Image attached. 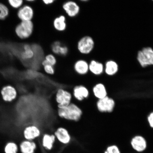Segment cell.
<instances>
[{
  "instance_id": "29",
  "label": "cell",
  "mask_w": 153,
  "mask_h": 153,
  "mask_svg": "<svg viewBox=\"0 0 153 153\" xmlns=\"http://www.w3.org/2000/svg\"><path fill=\"white\" fill-rule=\"evenodd\" d=\"M68 47L65 45H62L61 47L60 51H59V55L62 56H65L68 54Z\"/></svg>"
},
{
  "instance_id": "17",
  "label": "cell",
  "mask_w": 153,
  "mask_h": 153,
  "mask_svg": "<svg viewBox=\"0 0 153 153\" xmlns=\"http://www.w3.org/2000/svg\"><path fill=\"white\" fill-rule=\"evenodd\" d=\"M93 92L95 97L98 100L108 96L106 88L102 83L96 84L93 88Z\"/></svg>"
},
{
  "instance_id": "26",
  "label": "cell",
  "mask_w": 153,
  "mask_h": 153,
  "mask_svg": "<svg viewBox=\"0 0 153 153\" xmlns=\"http://www.w3.org/2000/svg\"><path fill=\"white\" fill-rule=\"evenodd\" d=\"M62 45V44L59 41L54 42L51 47V51L53 53L55 54L59 55V51Z\"/></svg>"
},
{
  "instance_id": "31",
  "label": "cell",
  "mask_w": 153,
  "mask_h": 153,
  "mask_svg": "<svg viewBox=\"0 0 153 153\" xmlns=\"http://www.w3.org/2000/svg\"><path fill=\"white\" fill-rule=\"evenodd\" d=\"M54 0H43V2L46 5H49L52 4L54 2Z\"/></svg>"
},
{
  "instance_id": "4",
  "label": "cell",
  "mask_w": 153,
  "mask_h": 153,
  "mask_svg": "<svg viewBox=\"0 0 153 153\" xmlns=\"http://www.w3.org/2000/svg\"><path fill=\"white\" fill-rule=\"evenodd\" d=\"M94 42L92 38L89 36L82 37L78 41L77 48L78 51L83 54H88L94 49Z\"/></svg>"
},
{
  "instance_id": "2",
  "label": "cell",
  "mask_w": 153,
  "mask_h": 153,
  "mask_svg": "<svg viewBox=\"0 0 153 153\" xmlns=\"http://www.w3.org/2000/svg\"><path fill=\"white\" fill-rule=\"evenodd\" d=\"M57 109L66 108L73 102L72 93L65 89L60 88L57 89L55 95Z\"/></svg>"
},
{
  "instance_id": "21",
  "label": "cell",
  "mask_w": 153,
  "mask_h": 153,
  "mask_svg": "<svg viewBox=\"0 0 153 153\" xmlns=\"http://www.w3.org/2000/svg\"><path fill=\"white\" fill-rule=\"evenodd\" d=\"M118 71V66L117 63L113 61H108L106 64L105 72L108 75L112 76L115 74Z\"/></svg>"
},
{
  "instance_id": "13",
  "label": "cell",
  "mask_w": 153,
  "mask_h": 153,
  "mask_svg": "<svg viewBox=\"0 0 153 153\" xmlns=\"http://www.w3.org/2000/svg\"><path fill=\"white\" fill-rule=\"evenodd\" d=\"M1 93L3 100L6 102H11L16 98L17 96L16 89L10 85L3 87L1 89Z\"/></svg>"
},
{
  "instance_id": "25",
  "label": "cell",
  "mask_w": 153,
  "mask_h": 153,
  "mask_svg": "<svg viewBox=\"0 0 153 153\" xmlns=\"http://www.w3.org/2000/svg\"><path fill=\"white\" fill-rule=\"evenodd\" d=\"M8 3L13 8L19 9L23 5L24 1L23 0H9Z\"/></svg>"
},
{
  "instance_id": "23",
  "label": "cell",
  "mask_w": 153,
  "mask_h": 153,
  "mask_svg": "<svg viewBox=\"0 0 153 153\" xmlns=\"http://www.w3.org/2000/svg\"><path fill=\"white\" fill-rule=\"evenodd\" d=\"M18 151V147L16 143L10 142L6 145L4 148L5 153H17Z\"/></svg>"
},
{
  "instance_id": "12",
  "label": "cell",
  "mask_w": 153,
  "mask_h": 153,
  "mask_svg": "<svg viewBox=\"0 0 153 153\" xmlns=\"http://www.w3.org/2000/svg\"><path fill=\"white\" fill-rule=\"evenodd\" d=\"M131 144L132 148L137 152H142L146 150L147 143L144 137L137 135L131 139Z\"/></svg>"
},
{
  "instance_id": "30",
  "label": "cell",
  "mask_w": 153,
  "mask_h": 153,
  "mask_svg": "<svg viewBox=\"0 0 153 153\" xmlns=\"http://www.w3.org/2000/svg\"><path fill=\"white\" fill-rule=\"evenodd\" d=\"M148 120L150 127L153 128V112L149 114L148 117Z\"/></svg>"
},
{
  "instance_id": "24",
  "label": "cell",
  "mask_w": 153,
  "mask_h": 153,
  "mask_svg": "<svg viewBox=\"0 0 153 153\" xmlns=\"http://www.w3.org/2000/svg\"><path fill=\"white\" fill-rule=\"evenodd\" d=\"M9 10L4 4L0 2V20H4L8 16Z\"/></svg>"
},
{
  "instance_id": "18",
  "label": "cell",
  "mask_w": 153,
  "mask_h": 153,
  "mask_svg": "<svg viewBox=\"0 0 153 153\" xmlns=\"http://www.w3.org/2000/svg\"><path fill=\"white\" fill-rule=\"evenodd\" d=\"M53 27L57 31L62 32L65 30L67 27L66 18L63 15L56 17L53 20Z\"/></svg>"
},
{
  "instance_id": "16",
  "label": "cell",
  "mask_w": 153,
  "mask_h": 153,
  "mask_svg": "<svg viewBox=\"0 0 153 153\" xmlns=\"http://www.w3.org/2000/svg\"><path fill=\"white\" fill-rule=\"evenodd\" d=\"M37 144L33 141L25 140L20 143V149L22 153H34Z\"/></svg>"
},
{
  "instance_id": "6",
  "label": "cell",
  "mask_w": 153,
  "mask_h": 153,
  "mask_svg": "<svg viewBox=\"0 0 153 153\" xmlns=\"http://www.w3.org/2000/svg\"><path fill=\"white\" fill-rule=\"evenodd\" d=\"M53 134L56 140L62 144H68L71 140V135L69 131L65 127L60 126L57 128Z\"/></svg>"
},
{
  "instance_id": "11",
  "label": "cell",
  "mask_w": 153,
  "mask_h": 153,
  "mask_svg": "<svg viewBox=\"0 0 153 153\" xmlns=\"http://www.w3.org/2000/svg\"><path fill=\"white\" fill-rule=\"evenodd\" d=\"M62 8L66 14L70 18H74L77 16L80 12L79 5L75 1H68L63 4Z\"/></svg>"
},
{
  "instance_id": "8",
  "label": "cell",
  "mask_w": 153,
  "mask_h": 153,
  "mask_svg": "<svg viewBox=\"0 0 153 153\" xmlns=\"http://www.w3.org/2000/svg\"><path fill=\"white\" fill-rule=\"evenodd\" d=\"M42 131L37 125L31 124L27 126L24 130L23 135L26 140L33 141L41 136Z\"/></svg>"
},
{
  "instance_id": "22",
  "label": "cell",
  "mask_w": 153,
  "mask_h": 153,
  "mask_svg": "<svg viewBox=\"0 0 153 153\" xmlns=\"http://www.w3.org/2000/svg\"><path fill=\"white\" fill-rule=\"evenodd\" d=\"M57 63V59L54 55L52 54H48L46 55L45 59L42 62L43 66L49 64L54 66Z\"/></svg>"
},
{
  "instance_id": "14",
  "label": "cell",
  "mask_w": 153,
  "mask_h": 153,
  "mask_svg": "<svg viewBox=\"0 0 153 153\" xmlns=\"http://www.w3.org/2000/svg\"><path fill=\"white\" fill-rule=\"evenodd\" d=\"M74 69L76 73L79 75H85L89 71V64L87 61L80 59L74 63Z\"/></svg>"
},
{
  "instance_id": "1",
  "label": "cell",
  "mask_w": 153,
  "mask_h": 153,
  "mask_svg": "<svg viewBox=\"0 0 153 153\" xmlns=\"http://www.w3.org/2000/svg\"><path fill=\"white\" fill-rule=\"evenodd\" d=\"M57 114L62 119L76 122L82 119L83 111L79 105L72 102L66 108L57 109Z\"/></svg>"
},
{
  "instance_id": "20",
  "label": "cell",
  "mask_w": 153,
  "mask_h": 153,
  "mask_svg": "<svg viewBox=\"0 0 153 153\" xmlns=\"http://www.w3.org/2000/svg\"><path fill=\"white\" fill-rule=\"evenodd\" d=\"M34 53L31 46L25 45L23 47V50L21 53L20 56L22 60H30L34 56Z\"/></svg>"
},
{
  "instance_id": "15",
  "label": "cell",
  "mask_w": 153,
  "mask_h": 153,
  "mask_svg": "<svg viewBox=\"0 0 153 153\" xmlns=\"http://www.w3.org/2000/svg\"><path fill=\"white\" fill-rule=\"evenodd\" d=\"M56 140L54 134L45 133L42 138V144L44 148L47 150H51L54 145Z\"/></svg>"
},
{
  "instance_id": "5",
  "label": "cell",
  "mask_w": 153,
  "mask_h": 153,
  "mask_svg": "<svg viewBox=\"0 0 153 153\" xmlns=\"http://www.w3.org/2000/svg\"><path fill=\"white\" fill-rule=\"evenodd\" d=\"M137 59L141 66L143 68L153 65V50L150 47L144 48L139 51Z\"/></svg>"
},
{
  "instance_id": "3",
  "label": "cell",
  "mask_w": 153,
  "mask_h": 153,
  "mask_svg": "<svg viewBox=\"0 0 153 153\" xmlns=\"http://www.w3.org/2000/svg\"><path fill=\"white\" fill-rule=\"evenodd\" d=\"M34 24L32 21H22L15 27V33L21 39H26L31 36L33 33Z\"/></svg>"
},
{
  "instance_id": "28",
  "label": "cell",
  "mask_w": 153,
  "mask_h": 153,
  "mask_svg": "<svg viewBox=\"0 0 153 153\" xmlns=\"http://www.w3.org/2000/svg\"><path fill=\"white\" fill-rule=\"evenodd\" d=\"M43 66L44 70L46 73L51 75L54 74L55 70L54 66L49 64Z\"/></svg>"
},
{
  "instance_id": "10",
  "label": "cell",
  "mask_w": 153,
  "mask_h": 153,
  "mask_svg": "<svg viewBox=\"0 0 153 153\" xmlns=\"http://www.w3.org/2000/svg\"><path fill=\"white\" fill-rule=\"evenodd\" d=\"M34 15V11L31 6L24 5L18 9L17 16L19 20L22 21H32Z\"/></svg>"
},
{
  "instance_id": "27",
  "label": "cell",
  "mask_w": 153,
  "mask_h": 153,
  "mask_svg": "<svg viewBox=\"0 0 153 153\" xmlns=\"http://www.w3.org/2000/svg\"><path fill=\"white\" fill-rule=\"evenodd\" d=\"M104 153H121V152L117 145H113L108 146Z\"/></svg>"
},
{
  "instance_id": "19",
  "label": "cell",
  "mask_w": 153,
  "mask_h": 153,
  "mask_svg": "<svg viewBox=\"0 0 153 153\" xmlns=\"http://www.w3.org/2000/svg\"><path fill=\"white\" fill-rule=\"evenodd\" d=\"M104 66L101 63L94 60L91 61L89 64V71L95 75H100L103 72Z\"/></svg>"
},
{
  "instance_id": "9",
  "label": "cell",
  "mask_w": 153,
  "mask_h": 153,
  "mask_svg": "<svg viewBox=\"0 0 153 153\" xmlns=\"http://www.w3.org/2000/svg\"><path fill=\"white\" fill-rule=\"evenodd\" d=\"M115 102L113 99L108 96L99 99L97 103V109L101 112H111L114 110Z\"/></svg>"
},
{
  "instance_id": "7",
  "label": "cell",
  "mask_w": 153,
  "mask_h": 153,
  "mask_svg": "<svg viewBox=\"0 0 153 153\" xmlns=\"http://www.w3.org/2000/svg\"><path fill=\"white\" fill-rule=\"evenodd\" d=\"M72 93L73 99L79 102H82L87 99L90 94L88 89L85 85H82L75 86Z\"/></svg>"
}]
</instances>
